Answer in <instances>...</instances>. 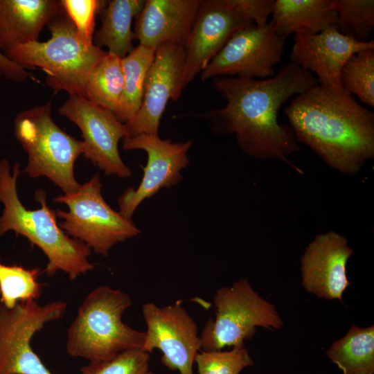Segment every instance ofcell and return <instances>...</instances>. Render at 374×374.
Here are the masks:
<instances>
[{
	"instance_id": "1",
	"label": "cell",
	"mask_w": 374,
	"mask_h": 374,
	"mask_svg": "<svg viewBox=\"0 0 374 374\" xmlns=\"http://www.w3.org/2000/svg\"><path fill=\"white\" fill-rule=\"evenodd\" d=\"M318 84L314 75L292 62L264 80L216 77L213 87L226 100V105L196 116L215 135L235 134L247 155L292 165L287 156L299 151V146L291 127L278 122V112L291 97Z\"/></svg>"
},
{
	"instance_id": "2",
	"label": "cell",
	"mask_w": 374,
	"mask_h": 374,
	"mask_svg": "<svg viewBox=\"0 0 374 374\" xmlns=\"http://www.w3.org/2000/svg\"><path fill=\"white\" fill-rule=\"evenodd\" d=\"M284 113L296 139L332 168L353 175L374 156V114L342 89L318 84Z\"/></svg>"
},
{
	"instance_id": "3",
	"label": "cell",
	"mask_w": 374,
	"mask_h": 374,
	"mask_svg": "<svg viewBox=\"0 0 374 374\" xmlns=\"http://www.w3.org/2000/svg\"><path fill=\"white\" fill-rule=\"evenodd\" d=\"M20 173L19 163H15L11 170L6 159L0 161V203L3 205L0 237L12 231L39 247L48 260L44 269L48 276L62 271L73 280L92 270L94 265L89 260L91 249L60 227L56 211L48 206L44 190L37 189L35 193L39 208L30 210L21 202L17 190Z\"/></svg>"
},
{
	"instance_id": "4",
	"label": "cell",
	"mask_w": 374,
	"mask_h": 374,
	"mask_svg": "<svg viewBox=\"0 0 374 374\" xmlns=\"http://www.w3.org/2000/svg\"><path fill=\"white\" fill-rule=\"evenodd\" d=\"M131 305L130 296L120 290L107 285L94 288L79 306L68 329V355L99 363L123 351L142 348L145 332L134 330L122 319Z\"/></svg>"
},
{
	"instance_id": "5",
	"label": "cell",
	"mask_w": 374,
	"mask_h": 374,
	"mask_svg": "<svg viewBox=\"0 0 374 374\" xmlns=\"http://www.w3.org/2000/svg\"><path fill=\"white\" fill-rule=\"evenodd\" d=\"M47 26L49 39L17 44L3 53L25 69H41L46 84L55 91L84 97L87 80L107 51L84 43L63 8Z\"/></svg>"
},
{
	"instance_id": "6",
	"label": "cell",
	"mask_w": 374,
	"mask_h": 374,
	"mask_svg": "<svg viewBox=\"0 0 374 374\" xmlns=\"http://www.w3.org/2000/svg\"><path fill=\"white\" fill-rule=\"evenodd\" d=\"M14 132L28 154L25 173L32 178H48L64 194L79 189L74 164L83 153L84 143L53 121L50 102L19 112Z\"/></svg>"
},
{
	"instance_id": "7",
	"label": "cell",
	"mask_w": 374,
	"mask_h": 374,
	"mask_svg": "<svg viewBox=\"0 0 374 374\" xmlns=\"http://www.w3.org/2000/svg\"><path fill=\"white\" fill-rule=\"evenodd\" d=\"M215 317L205 323L200 338L204 351L243 346L257 327L278 330L283 321L276 306L261 297L246 278L217 289L213 297Z\"/></svg>"
},
{
	"instance_id": "8",
	"label": "cell",
	"mask_w": 374,
	"mask_h": 374,
	"mask_svg": "<svg viewBox=\"0 0 374 374\" xmlns=\"http://www.w3.org/2000/svg\"><path fill=\"white\" fill-rule=\"evenodd\" d=\"M101 188L98 172L76 192L58 195L52 201L64 204L69 208L68 211L56 210L57 217L62 220L60 227L96 253L106 256L115 245L137 236L141 230L132 220L109 206Z\"/></svg>"
},
{
	"instance_id": "9",
	"label": "cell",
	"mask_w": 374,
	"mask_h": 374,
	"mask_svg": "<svg viewBox=\"0 0 374 374\" xmlns=\"http://www.w3.org/2000/svg\"><path fill=\"white\" fill-rule=\"evenodd\" d=\"M67 304L62 301L39 305L18 303L8 309L0 303V374H54L33 351L34 335L62 317Z\"/></svg>"
},
{
	"instance_id": "10",
	"label": "cell",
	"mask_w": 374,
	"mask_h": 374,
	"mask_svg": "<svg viewBox=\"0 0 374 374\" xmlns=\"http://www.w3.org/2000/svg\"><path fill=\"white\" fill-rule=\"evenodd\" d=\"M286 38L278 35L270 21L235 31L200 73L202 81L216 77L269 78L284 53Z\"/></svg>"
},
{
	"instance_id": "11",
	"label": "cell",
	"mask_w": 374,
	"mask_h": 374,
	"mask_svg": "<svg viewBox=\"0 0 374 374\" xmlns=\"http://www.w3.org/2000/svg\"><path fill=\"white\" fill-rule=\"evenodd\" d=\"M58 112L75 123L83 137L84 157L107 175L126 178L132 170L123 162L118 142L129 136L125 124L110 112L78 95H69Z\"/></svg>"
},
{
	"instance_id": "12",
	"label": "cell",
	"mask_w": 374,
	"mask_h": 374,
	"mask_svg": "<svg viewBox=\"0 0 374 374\" xmlns=\"http://www.w3.org/2000/svg\"><path fill=\"white\" fill-rule=\"evenodd\" d=\"M192 141L173 143L159 135L141 134L123 139L125 150H141L147 154L143 175L136 189L127 188L118 199L119 213L132 220L138 206L145 199L163 188L177 185L182 179L181 171L189 163Z\"/></svg>"
},
{
	"instance_id": "13",
	"label": "cell",
	"mask_w": 374,
	"mask_h": 374,
	"mask_svg": "<svg viewBox=\"0 0 374 374\" xmlns=\"http://www.w3.org/2000/svg\"><path fill=\"white\" fill-rule=\"evenodd\" d=\"M142 314L147 326L142 349L150 354L159 349L162 353L161 362L169 370L193 374V366L202 348V340L196 323L181 301L163 307L145 303Z\"/></svg>"
},
{
	"instance_id": "14",
	"label": "cell",
	"mask_w": 374,
	"mask_h": 374,
	"mask_svg": "<svg viewBox=\"0 0 374 374\" xmlns=\"http://www.w3.org/2000/svg\"><path fill=\"white\" fill-rule=\"evenodd\" d=\"M235 0H200L184 46V89L205 68L239 29L253 25Z\"/></svg>"
},
{
	"instance_id": "15",
	"label": "cell",
	"mask_w": 374,
	"mask_h": 374,
	"mask_svg": "<svg viewBox=\"0 0 374 374\" xmlns=\"http://www.w3.org/2000/svg\"><path fill=\"white\" fill-rule=\"evenodd\" d=\"M184 46L166 43L159 46L147 73L141 105L125 124L129 136L159 135L161 118L169 100L181 96L184 69Z\"/></svg>"
},
{
	"instance_id": "16",
	"label": "cell",
	"mask_w": 374,
	"mask_h": 374,
	"mask_svg": "<svg viewBox=\"0 0 374 374\" xmlns=\"http://www.w3.org/2000/svg\"><path fill=\"white\" fill-rule=\"evenodd\" d=\"M293 40L291 62L314 73L319 84L336 89H342L340 72L346 61L359 51L374 47L373 39L359 42L341 33L337 26L314 34L297 32Z\"/></svg>"
},
{
	"instance_id": "17",
	"label": "cell",
	"mask_w": 374,
	"mask_h": 374,
	"mask_svg": "<svg viewBox=\"0 0 374 374\" xmlns=\"http://www.w3.org/2000/svg\"><path fill=\"white\" fill-rule=\"evenodd\" d=\"M353 250L347 240L330 231L317 235L301 257L302 285L318 298L339 300L350 283L346 276V263Z\"/></svg>"
},
{
	"instance_id": "18",
	"label": "cell",
	"mask_w": 374,
	"mask_h": 374,
	"mask_svg": "<svg viewBox=\"0 0 374 374\" xmlns=\"http://www.w3.org/2000/svg\"><path fill=\"white\" fill-rule=\"evenodd\" d=\"M200 0H145L136 17L134 39L157 49L166 43L185 46Z\"/></svg>"
},
{
	"instance_id": "19",
	"label": "cell",
	"mask_w": 374,
	"mask_h": 374,
	"mask_svg": "<svg viewBox=\"0 0 374 374\" xmlns=\"http://www.w3.org/2000/svg\"><path fill=\"white\" fill-rule=\"evenodd\" d=\"M62 10L60 0H0V51L39 41L44 26Z\"/></svg>"
},
{
	"instance_id": "20",
	"label": "cell",
	"mask_w": 374,
	"mask_h": 374,
	"mask_svg": "<svg viewBox=\"0 0 374 374\" xmlns=\"http://www.w3.org/2000/svg\"><path fill=\"white\" fill-rule=\"evenodd\" d=\"M269 21L283 37L300 31L319 33L338 24L333 0H275Z\"/></svg>"
},
{
	"instance_id": "21",
	"label": "cell",
	"mask_w": 374,
	"mask_h": 374,
	"mask_svg": "<svg viewBox=\"0 0 374 374\" xmlns=\"http://www.w3.org/2000/svg\"><path fill=\"white\" fill-rule=\"evenodd\" d=\"M145 0H109L100 12L101 25L94 33L93 43L120 59L133 48L132 21L142 10Z\"/></svg>"
},
{
	"instance_id": "22",
	"label": "cell",
	"mask_w": 374,
	"mask_h": 374,
	"mask_svg": "<svg viewBox=\"0 0 374 374\" xmlns=\"http://www.w3.org/2000/svg\"><path fill=\"white\" fill-rule=\"evenodd\" d=\"M326 355L343 374H373V325H353L344 337L331 344Z\"/></svg>"
},
{
	"instance_id": "23",
	"label": "cell",
	"mask_w": 374,
	"mask_h": 374,
	"mask_svg": "<svg viewBox=\"0 0 374 374\" xmlns=\"http://www.w3.org/2000/svg\"><path fill=\"white\" fill-rule=\"evenodd\" d=\"M155 51L139 44L121 59L124 85L115 116L123 124L134 116L141 105L147 73L154 60Z\"/></svg>"
},
{
	"instance_id": "24",
	"label": "cell",
	"mask_w": 374,
	"mask_h": 374,
	"mask_svg": "<svg viewBox=\"0 0 374 374\" xmlns=\"http://www.w3.org/2000/svg\"><path fill=\"white\" fill-rule=\"evenodd\" d=\"M123 85L121 59L107 52L91 71L85 85L84 98L115 116Z\"/></svg>"
},
{
	"instance_id": "25",
	"label": "cell",
	"mask_w": 374,
	"mask_h": 374,
	"mask_svg": "<svg viewBox=\"0 0 374 374\" xmlns=\"http://www.w3.org/2000/svg\"><path fill=\"white\" fill-rule=\"evenodd\" d=\"M341 89L359 100L374 107V47L353 54L340 72Z\"/></svg>"
},
{
	"instance_id": "26",
	"label": "cell",
	"mask_w": 374,
	"mask_h": 374,
	"mask_svg": "<svg viewBox=\"0 0 374 374\" xmlns=\"http://www.w3.org/2000/svg\"><path fill=\"white\" fill-rule=\"evenodd\" d=\"M39 275L37 268L26 269L0 262V303L11 309L19 302L37 301L42 290Z\"/></svg>"
},
{
	"instance_id": "27",
	"label": "cell",
	"mask_w": 374,
	"mask_h": 374,
	"mask_svg": "<svg viewBox=\"0 0 374 374\" xmlns=\"http://www.w3.org/2000/svg\"><path fill=\"white\" fill-rule=\"evenodd\" d=\"M338 30L361 43L368 42L374 28L373 0H333Z\"/></svg>"
},
{
	"instance_id": "28",
	"label": "cell",
	"mask_w": 374,
	"mask_h": 374,
	"mask_svg": "<svg viewBox=\"0 0 374 374\" xmlns=\"http://www.w3.org/2000/svg\"><path fill=\"white\" fill-rule=\"evenodd\" d=\"M198 374H240L253 361L247 348L233 346L231 350L202 351L195 357Z\"/></svg>"
},
{
	"instance_id": "29",
	"label": "cell",
	"mask_w": 374,
	"mask_h": 374,
	"mask_svg": "<svg viewBox=\"0 0 374 374\" xmlns=\"http://www.w3.org/2000/svg\"><path fill=\"white\" fill-rule=\"evenodd\" d=\"M150 359L148 352L134 348L107 362H89L80 368V374H155L150 368Z\"/></svg>"
},
{
	"instance_id": "30",
	"label": "cell",
	"mask_w": 374,
	"mask_h": 374,
	"mask_svg": "<svg viewBox=\"0 0 374 374\" xmlns=\"http://www.w3.org/2000/svg\"><path fill=\"white\" fill-rule=\"evenodd\" d=\"M64 12L73 24L80 39L87 44H93L95 18L106 1L60 0Z\"/></svg>"
},
{
	"instance_id": "31",
	"label": "cell",
	"mask_w": 374,
	"mask_h": 374,
	"mask_svg": "<svg viewBox=\"0 0 374 374\" xmlns=\"http://www.w3.org/2000/svg\"><path fill=\"white\" fill-rule=\"evenodd\" d=\"M242 13L258 27L268 23L274 0H235Z\"/></svg>"
},
{
	"instance_id": "32",
	"label": "cell",
	"mask_w": 374,
	"mask_h": 374,
	"mask_svg": "<svg viewBox=\"0 0 374 374\" xmlns=\"http://www.w3.org/2000/svg\"><path fill=\"white\" fill-rule=\"evenodd\" d=\"M0 72L6 79L22 82L30 77V73L21 66L10 60L3 52L0 51Z\"/></svg>"
},
{
	"instance_id": "33",
	"label": "cell",
	"mask_w": 374,
	"mask_h": 374,
	"mask_svg": "<svg viewBox=\"0 0 374 374\" xmlns=\"http://www.w3.org/2000/svg\"><path fill=\"white\" fill-rule=\"evenodd\" d=\"M1 77H2V74H1V73L0 72V81H1Z\"/></svg>"
}]
</instances>
